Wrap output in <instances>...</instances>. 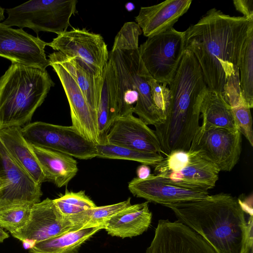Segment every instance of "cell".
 Wrapping results in <instances>:
<instances>
[{
	"instance_id": "1",
	"label": "cell",
	"mask_w": 253,
	"mask_h": 253,
	"mask_svg": "<svg viewBox=\"0 0 253 253\" xmlns=\"http://www.w3.org/2000/svg\"><path fill=\"white\" fill-rule=\"evenodd\" d=\"M215 253H253V206L220 193L165 206Z\"/></svg>"
},
{
	"instance_id": "2",
	"label": "cell",
	"mask_w": 253,
	"mask_h": 253,
	"mask_svg": "<svg viewBox=\"0 0 253 253\" xmlns=\"http://www.w3.org/2000/svg\"><path fill=\"white\" fill-rule=\"evenodd\" d=\"M253 19L212 8L184 32L185 49L196 58L210 90L222 96L227 79L239 74L241 51Z\"/></svg>"
},
{
	"instance_id": "3",
	"label": "cell",
	"mask_w": 253,
	"mask_h": 253,
	"mask_svg": "<svg viewBox=\"0 0 253 253\" xmlns=\"http://www.w3.org/2000/svg\"><path fill=\"white\" fill-rule=\"evenodd\" d=\"M168 85L170 97L165 120L154 130L166 156L175 150L188 151L200 126L201 106L208 87L191 51L185 49Z\"/></svg>"
},
{
	"instance_id": "4",
	"label": "cell",
	"mask_w": 253,
	"mask_h": 253,
	"mask_svg": "<svg viewBox=\"0 0 253 253\" xmlns=\"http://www.w3.org/2000/svg\"><path fill=\"white\" fill-rule=\"evenodd\" d=\"M142 33L136 22L125 23L109 53L115 75L116 118L134 113L147 125L156 126L164 122V117L153 102L147 82L151 75L139 52Z\"/></svg>"
},
{
	"instance_id": "5",
	"label": "cell",
	"mask_w": 253,
	"mask_h": 253,
	"mask_svg": "<svg viewBox=\"0 0 253 253\" xmlns=\"http://www.w3.org/2000/svg\"><path fill=\"white\" fill-rule=\"evenodd\" d=\"M54 85L46 70L12 63L0 78V130L28 124Z\"/></svg>"
},
{
	"instance_id": "6",
	"label": "cell",
	"mask_w": 253,
	"mask_h": 253,
	"mask_svg": "<svg viewBox=\"0 0 253 253\" xmlns=\"http://www.w3.org/2000/svg\"><path fill=\"white\" fill-rule=\"evenodd\" d=\"M77 0H31L6 10L8 17L2 23L11 27L32 29L58 35L67 31L70 19L77 12Z\"/></svg>"
},
{
	"instance_id": "7",
	"label": "cell",
	"mask_w": 253,
	"mask_h": 253,
	"mask_svg": "<svg viewBox=\"0 0 253 253\" xmlns=\"http://www.w3.org/2000/svg\"><path fill=\"white\" fill-rule=\"evenodd\" d=\"M184 38V32L172 28L138 47L146 69L158 83L169 85L172 81L185 50Z\"/></svg>"
},
{
	"instance_id": "8",
	"label": "cell",
	"mask_w": 253,
	"mask_h": 253,
	"mask_svg": "<svg viewBox=\"0 0 253 253\" xmlns=\"http://www.w3.org/2000/svg\"><path fill=\"white\" fill-rule=\"evenodd\" d=\"M21 131L25 139L32 145L82 160L97 157L96 145L84 137L72 126L35 122L21 127Z\"/></svg>"
},
{
	"instance_id": "9",
	"label": "cell",
	"mask_w": 253,
	"mask_h": 253,
	"mask_svg": "<svg viewBox=\"0 0 253 253\" xmlns=\"http://www.w3.org/2000/svg\"><path fill=\"white\" fill-rule=\"evenodd\" d=\"M189 150L197 151L220 171H230L238 163L242 150L239 130L200 126Z\"/></svg>"
},
{
	"instance_id": "10",
	"label": "cell",
	"mask_w": 253,
	"mask_h": 253,
	"mask_svg": "<svg viewBox=\"0 0 253 253\" xmlns=\"http://www.w3.org/2000/svg\"><path fill=\"white\" fill-rule=\"evenodd\" d=\"M48 45L69 57L84 62L99 77L109 60L107 45L102 36L86 28H73L57 36Z\"/></svg>"
},
{
	"instance_id": "11",
	"label": "cell",
	"mask_w": 253,
	"mask_h": 253,
	"mask_svg": "<svg viewBox=\"0 0 253 253\" xmlns=\"http://www.w3.org/2000/svg\"><path fill=\"white\" fill-rule=\"evenodd\" d=\"M0 179L7 186L0 191V209L40 202L41 185L36 183L8 153L0 139Z\"/></svg>"
},
{
	"instance_id": "12",
	"label": "cell",
	"mask_w": 253,
	"mask_h": 253,
	"mask_svg": "<svg viewBox=\"0 0 253 253\" xmlns=\"http://www.w3.org/2000/svg\"><path fill=\"white\" fill-rule=\"evenodd\" d=\"M46 45L48 42L38 36L0 22V56L12 63L46 70L50 66L44 51Z\"/></svg>"
},
{
	"instance_id": "13",
	"label": "cell",
	"mask_w": 253,
	"mask_h": 253,
	"mask_svg": "<svg viewBox=\"0 0 253 253\" xmlns=\"http://www.w3.org/2000/svg\"><path fill=\"white\" fill-rule=\"evenodd\" d=\"M73 230L69 220L60 213L53 200L47 198L31 206L27 223L11 235L22 242L37 243Z\"/></svg>"
},
{
	"instance_id": "14",
	"label": "cell",
	"mask_w": 253,
	"mask_h": 253,
	"mask_svg": "<svg viewBox=\"0 0 253 253\" xmlns=\"http://www.w3.org/2000/svg\"><path fill=\"white\" fill-rule=\"evenodd\" d=\"M58 76L70 109L72 126L85 138L99 144L96 116L90 108L81 89L71 74L60 64L48 59Z\"/></svg>"
},
{
	"instance_id": "15",
	"label": "cell",
	"mask_w": 253,
	"mask_h": 253,
	"mask_svg": "<svg viewBox=\"0 0 253 253\" xmlns=\"http://www.w3.org/2000/svg\"><path fill=\"white\" fill-rule=\"evenodd\" d=\"M132 114L115 119L107 135L105 143L162 155L160 143L155 131Z\"/></svg>"
},
{
	"instance_id": "16",
	"label": "cell",
	"mask_w": 253,
	"mask_h": 253,
	"mask_svg": "<svg viewBox=\"0 0 253 253\" xmlns=\"http://www.w3.org/2000/svg\"><path fill=\"white\" fill-rule=\"evenodd\" d=\"M128 188L134 196L164 206L203 199L209 195L207 190L187 189L166 182L154 174L145 179L133 178Z\"/></svg>"
},
{
	"instance_id": "17",
	"label": "cell",
	"mask_w": 253,
	"mask_h": 253,
	"mask_svg": "<svg viewBox=\"0 0 253 253\" xmlns=\"http://www.w3.org/2000/svg\"><path fill=\"white\" fill-rule=\"evenodd\" d=\"M189 151V159L181 167L156 175L166 182L184 188L207 191L213 188L220 171L197 151Z\"/></svg>"
},
{
	"instance_id": "18",
	"label": "cell",
	"mask_w": 253,
	"mask_h": 253,
	"mask_svg": "<svg viewBox=\"0 0 253 253\" xmlns=\"http://www.w3.org/2000/svg\"><path fill=\"white\" fill-rule=\"evenodd\" d=\"M192 0H167L149 6L141 7L135 17L146 37L163 33L172 28L189 9Z\"/></svg>"
},
{
	"instance_id": "19",
	"label": "cell",
	"mask_w": 253,
	"mask_h": 253,
	"mask_svg": "<svg viewBox=\"0 0 253 253\" xmlns=\"http://www.w3.org/2000/svg\"><path fill=\"white\" fill-rule=\"evenodd\" d=\"M148 202L131 205L112 216L103 225L108 234L122 238H132L147 231L152 214Z\"/></svg>"
},
{
	"instance_id": "20",
	"label": "cell",
	"mask_w": 253,
	"mask_h": 253,
	"mask_svg": "<svg viewBox=\"0 0 253 253\" xmlns=\"http://www.w3.org/2000/svg\"><path fill=\"white\" fill-rule=\"evenodd\" d=\"M48 57L62 65L71 74L96 116L103 76H97L88 66L76 57H69L58 51L50 54Z\"/></svg>"
},
{
	"instance_id": "21",
	"label": "cell",
	"mask_w": 253,
	"mask_h": 253,
	"mask_svg": "<svg viewBox=\"0 0 253 253\" xmlns=\"http://www.w3.org/2000/svg\"><path fill=\"white\" fill-rule=\"evenodd\" d=\"M0 139L11 157L39 184L45 177L32 145L23 136L20 127L0 130Z\"/></svg>"
},
{
	"instance_id": "22",
	"label": "cell",
	"mask_w": 253,
	"mask_h": 253,
	"mask_svg": "<svg viewBox=\"0 0 253 253\" xmlns=\"http://www.w3.org/2000/svg\"><path fill=\"white\" fill-rule=\"evenodd\" d=\"M32 147L46 181L60 188L67 185L77 174L78 163L72 157L48 149L33 145Z\"/></svg>"
},
{
	"instance_id": "23",
	"label": "cell",
	"mask_w": 253,
	"mask_h": 253,
	"mask_svg": "<svg viewBox=\"0 0 253 253\" xmlns=\"http://www.w3.org/2000/svg\"><path fill=\"white\" fill-rule=\"evenodd\" d=\"M96 117L100 144L105 143L107 135L116 118L115 75L112 64L109 60L103 73Z\"/></svg>"
},
{
	"instance_id": "24",
	"label": "cell",
	"mask_w": 253,
	"mask_h": 253,
	"mask_svg": "<svg viewBox=\"0 0 253 253\" xmlns=\"http://www.w3.org/2000/svg\"><path fill=\"white\" fill-rule=\"evenodd\" d=\"M102 229L95 227L70 231L36 243L30 253H77L82 245Z\"/></svg>"
},
{
	"instance_id": "25",
	"label": "cell",
	"mask_w": 253,
	"mask_h": 253,
	"mask_svg": "<svg viewBox=\"0 0 253 253\" xmlns=\"http://www.w3.org/2000/svg\"><path fill=\"white\" fill-rule=\"evenodd\" d=\"M202 125L236 129L231 108L223 96L208 89L200 109Z\"/></svg>"
},
{
	"instance_id": "26",
	"label": "cell",
	"mask_w": 253,
	"mask_h": 253,
	"mask_svg": "<svg viewBox=\"0 0 253 253\" xmlns=\"http://www.w3.org/2000/svg\"><path fill=\"white\" fill-rule=\"evenodd\" d=\"M131 205L130 198H129L117 204L96 206L66 217L73 225L75 230L95 227H100L103 229V225L112 216Z\"/></svg>"
},
{
	"instance_id": "27",
	"label": "cell",
	"mask_w": 253,
	"mask_h": 253,
	"mask_svg": "<svg viewBox=\"0 0 253 253\" xmlns=\"http://www.w3.org/2000/svg\"><path fill=\"white\" fill-rule=\"evenodd\" d=\"M223 97L230 106L236 128L253 146V121L251 108L243 98L240 88L229 87Z\"/></svg>"
},
{
	"instance_id": "28",
	"label": "cell",
	"mask_w": 253,
	"mask_h": 253,
	"mask_svg": "<svg viewBox=\"0 0 253 253\" xmlns=\"http://www.w3.org/2000/svg\"><path fill=\"white\" fill-rule=\"evenodd\" d=\"M241 95L250 108L253 107V24L248 30L239 62Z\"/></svg>"
},
{
	"instance_id": "29",
	"label": "cell",
	"mask_w": 253,
	"mask_h": 253,
	"mask_svg": "<svg viewBox=\"0 0 253 253\" xmlns=\"http://www.w3.org/2000/svg\"><path fill=\"white\" fill-rule=\"evenodd\" d=\"M96 148L97 157L136 161L154 167L164 158L159 153H146L107 143L96 145Z\"/></svg>"
},
{
	"instance_id": "30",
	"label": "cell",
	"mask_w": 253,
	"mask_h": 253,
	"mask_svg": "<svg viewBox=\"0 0 253 253\" xmlns=\"http://www.w3.org/2000/svg\"><path fill=\"white\" fill-rule=\"evenodd\" d=\"M53 201L59 211L64 216L76 214L96 206L84 191H66Z\"/></svg>"
},
{
	"instance_id": "31",
	"label": "cell",
	"mask_w": 253,
	"mask_h": 253,
	"mask_svg": "<svg viewBox=\"0 0 253 253\" xmlns=\"http://www.w3.org/2000/svg\"><path fill=\"white\" fill-rule=\"evenodd\" d=\"M30 206L17 205L0 209V226L12 234L22 228L29 219Z\"/></svg>"
},
{
	"instance_id": "32",
	"label": "cell",
	"mask_w": 253,
	"mask_h": 253,
	"mask_svg": "<svg viewBox=\"0 0 253 253\" xmlns=\"http://www.w3.org/2000/svg\"><path fill=\"white\" fill-rule=\"evenodd\" d=\"M147 82L151 87V92L153 102L162 115L165 118L166 113L169 104L170 92L165 84H160L151 76L147 79Z\"/></svg>"
},
{
	"instance_id": "33",
	"label": "cell",
	"mask_w": 253,
	"mask_h": 253,
	"mask_svg": "<svg viewBox=\"0 0 253 253\" xmlns=\"http://www.w3.org/2000/svg\"><path fill=\"white\" fill-rule=\"evenodd\" d=\"M147 253H212L199 246L183 242H172L158 246Z\"/></svg>"
},
{
	"instance_id": "34",
	"label": "cell",
	"mask_w": 253,
	"mask_h": 253,
	"mask_svg": "<svg viewBox=\"0 0 253 253\" xmlns=\"http://www.w3.org/2000/svg\"><path fill=\"white\" fill-rule=\"evenodd\" d=\"M233 4L236 10L241 12L243 17L253 19V0H234Z\"/></svg>"
},
{
	"instance_id": "35",
	"label": "cell",
	"mask_w": 253,
	"mask_h": 253,
	"mask_svg": "<svg viewBox=\"0 0 253 253\" xmlns=\"http://www.w3.org/2000/svg\"><path fill=\"white\" fill-rule=\"evenodd\" d=\"M136 173L137 178L145 179L151 174L150 169L148 165H142L138 167L136 170Z\"/></svg>"
},
{
	"instance_id": "36",
	"label": "cell",
	"mask_w": 253,
	"mask_h": 253,
	"mask_svg": "<svg viewBox=\"0 0 253 253\" xmlns=\"http://www.w3.org/2000/svg\"><path fill=\"white\" fill-rule=\"evenodd\" d=\"M9 237V235L6 233L3 228L0 226V243H2L4 240Z\"/></svg>"
},
{
	"instance_id": "37",
	"label": "cell",
	"mask_w": 253,
	"mask_h": 253,
	"mask_svg": "<svg viewBox=\"0 0 253 253\" xmlns=\"http://www.w3.org/2000/svg\"><path fill=\"white\" fill-rule=\"evenodd\" d=\"M125 7L127 11H131L135 8V6L132 3L128 2L126 4Z\"/></svg>"
},
{
	"instance_id": "38",
	"label": "cell",
	"mask_w": 253,
	"mask_h": 253,
	"mask_svg": "<svg viewBox=\"0 0 253 253\" xmlns=\"http://www.w3.org/2000/svg\"><path fill=\"white\" fill-rule=\"evenodd\" d=\"M7 186L6 183L0 179V191L4 189Z\"/></svg>"
},
{
	"instance_id": "39",
	"label": "cell",
	"mask_w": 253,
	"mask_h": 253,
	"mask_svg": "<svg viewBox=\"0 0 253 253\" xmlns=\"http://www.w3.org/2000/svg\"><path fill=\"white\" fill-rule=\"evenodd\" d=\"M4 9L0 6V22L4 19Z\"/></svg>"
}]
</instances>
